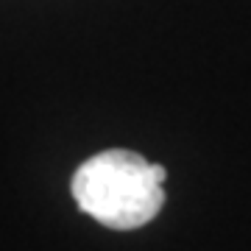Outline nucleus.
I'll list each match as a JSON object with an SVG mask.
<instances>
[{
	"label": "nucleus",
	"instance_id": "f257e3e1",
	"mask_svg": "<svg viewBox=\"0 0 251 251\" xmlns=\"http://www.w3.org/2000/svg\"><path fill=\"white\" fill-rule=\"evenodd\" d=\"M165 179L168 171L162 165H151L126 148H109L81 162L70 190L84 215L109 229L128 232L159 215L165 206Z\"/></svg>",
	"mask_w": 251,
	"mask_h": 251
}]
</instances>
